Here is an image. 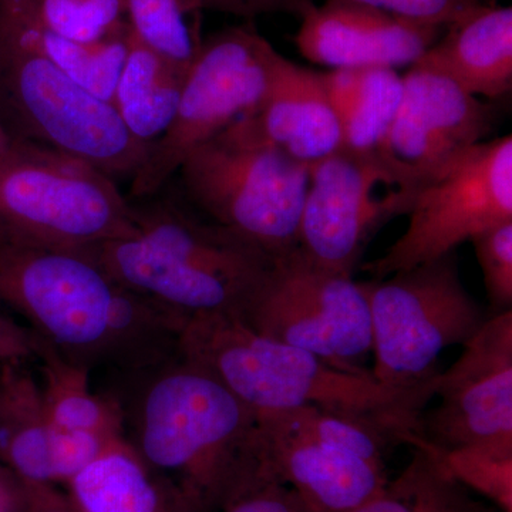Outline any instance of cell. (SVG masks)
Instances as JSON below:
<instances>
[{"label": "cell", "instance_id": "4fadbf2b", "mask_svg": "<svg viewBox=\"0 0 512 512\" xmlns=\"http://www.w3.org/2000/svg\"><path fill=\"white\" fill-rule=\"evenodd\" d=\"M497 107L440 74L410 67L403 97L377 157L413 190L440 177L458 158L487 141Z\"/></svg>", "mask_w": 512, "mask_h": 512}, {"label": "cell", "instance_id": "277c9868", "mask_svg": "<svg viewBox=\"0 0 512 512\" xmlns=\"http://www.w3.org/2000/svg\"><path fill=\"white\" fill-rule=\"evenodd\" d=\"M90 252L141 298L185 320L241 318L274 258L174 204L136 207L134 231Z\"/></svg>", "mask_w": 512, "mask_h": 512}, {"label": "cell", "instance_id": "d4e9b609", "mask_svg": "<svg viewBox=\"0 0 512 512\" xmlns=\"http://www.w3.org/2000/svg\"><path fill=\"white\" fill-rule=\"evenodd\" d=\"M349 512H500L450 476L439 451L429 444L413 447L399 476L369 501Z\"/></svg>", "mask_w": 512, "mask_h": 512}, {"label": "cell", "instance_id": "4dcf8cb0", "mask_svg": "<svg viewBox=\"0 0 512 512\" xmlns=\"http://www.w3.org/2000/svg\"><path fill=\"white\" fill-rule=\"evenodd\" d=\"M421 25L447 28L484 0H350Z\"/></svg>", "mask_w": 512, "mask_h": 512}, {"label": "cell", "instance_id": "7a4b0ae2", "mask_svg": "<svg viewBox=\"0 0 512 512\" xmlns=\"http://www.w3.org/2000/svg\"><path fill=\"white\" fill-rule=\"evenodd\" d=\"M177 357L148 370L128 441L198 512H221L278 481L268 440L251 406L204 367Z\"/></svg>", "mask_w": 512, "mask_h": 512}, {"label": "cell", "instance_id": "603a6c76", "mask_svg": "<svg viewBox=\"0 0 512 512\" xmlns=\"http://www.w3.org/2000/svg\"><path fill=\"white\" fill-rule=\"evenodd\" d=\"M326 92L343 131V150L379 153L403 97V76L390 67L338 69L325 74Z\"/></svg>", "mask_w": 512, "mask_h": 512}, {"label": "cell", "instance_id": "83f0119b", "mask_svg": "<svg viewBox=\"0 0 512 512\" xmlns=\"http://www.w3.org/2000/svg\"><path fill=\"white\" fill-rule=\"evenodd\" d=\"M286 419L303 433L316 440L345 451L373 464L386 468V457L399 440L387 431L349 417L323 412L315 407L281 410Z\"/></svg>", "mask_w": 512, "mask_h": 512}, {"label": "cell", "instance_id": "8d00e7d4", "mask_svg": "<svg viewBox=\"0 0 512 512\" xmlns=\"http://www.w3.org/2000/svg\"><path fill=\"white\" fill-rule=\"evenodd\" d=\"M12 141V134L9 133L8 128H6L2 119H0V157L6 153V150H8L10 144H12Z\"/></svg>", "mask_w": 512, "mask_h": 512}, {"label": "cell", "instance_id": "44dd1931", "mask_svg": "<svg viewBox=\"0 0 512 512\" xmlns=\"http://www.w3.org/2000/svg\"><path fill=\"white\" fill-rule=\"evenodd\" d=\"M76 512H198L123 437L67 483Z\"/></svg>", "mask_w": 512, "mask_h": 512}, {"label": "cell", "instance_id": "30bf717a", "mask_svg": "<svg viewBox=\"0 0 512 512\" xmlns=\"http://www.w3.org/2000/svg\"><path fill=\"white\" fill-rule=\"evenodd\" d=\"M239 319L346 372L372 373L360 365L372 352V323L359 282L313 265L298 248L274 258Z\"/></svg>", "mask_w": 512, "mask_h": 512}, {"label": "cell", "instance_id": "7402d4cb", "mask_svg": "<svg viewBox=\"0 0 512 512\" xmlns=\"http://www.w3.org/2000/svg\"><path fill=\"white\" fill-rule=\"evenodd\" d=\"M187 70L144 45L130 30L113 106L138 143L150 148L171 126Z\"/></svg>", "mask_w": 512, "mask_h": 512}, {"label": "cell", "instance_id": "6da1fadb", "mask_svg": "<svg viewBox=\"0 0 512 512\" xmlns=\"http://www.w3.org/2000/svg\"><path fill=\"white\" fill-rule=\"evenodd\" d=\"M0 306L70 362L153 369L177 353L185 320L121 284L87 249L0 235Z\"/></svg>", "mask_w": 512, "mask_h": 512}, {"label": "cell", "instance_id": "ba28073f", "mask_svg": "<svg viewBox=\"0 0 512 512\" xmlns=\"http://www.w3.org/2000/svg\"><path fill=\"white\" fill-rule=\"evenodd\" d=\"M285 60L248 26L202 40L188 67L173 123L148 148L146 160L131 178V195L157 194L192 150L255 113Z\"/></svg>", "mask_w": 512, "mask_h": 512}, {"label": "cell", "instance_id": "484cf974", "mask_svg": "<svg viewBox=\"0 0 512 512\" xmlns=\"http://www.w3.org/2000/svg\"><path fill=\"white\" fill-rule=\"evenodd\" d=\"M124 13L131 33L184 67H190L200 49L192 19L198 13L188 8L185 0H123Z\"/></svg>", "mask_w": 512, "mask_h": 512}, {"label": "cell", "instance_id": "8fae6325", "mask_svg": "<svg viewBox=\"0 0 512 512\" xmlns=\"http://www.w3.org/2000/svg\"><path fill=\"white\" fill-rule=\"evenodd\" d=\"M409 227L386 254L362 266L375 279L456 251L485 229L512 221V137L477 144L414 197Z\"/></svg>", "mask_w": 512, "mask_h": 512}, {"label": "cell", "instance_id": "ffe728a7", "mask_svg": "<svg viewBox=\"0 0 512 512\" xmlns=\"http://www.w3.org/2000/svg\"><path fill=\"white\" fill-rule=\"evenodd\" d=\"M0 42L49 60L94 96L113 104L127 56L130 28L127 23L99 42H74L43 25L28 0H0Z\"/></svg>", "mask_w": 512, "mask_h": 512}, {"label": "cell", "instance_id": "52a82bcc", "mask_svg": "<svg viewBox=\"0 0 512 512\" xmlns=\"http://www.w3.org/2000/svg\"><path fill=\"white\" fill-rule=\"evenodd\" d=\"M359 285L372 323V376L386 386L436 379L441 352L464 345L490 318L461 281L457 251Z\"/></svg>", "mask_w": 512, "mask_h": 512}, {"label": "cell", "instance_id": "9c48e42d", "mask_svg": "<svg viewBox=\"0 0 512 512\" xmlns=\"http://www.w3.org/2000/svg\"><path fill=\"white\" fill-rule=\"evenodd\" d=\"M0 119L20 140L133 178L148 147L124 126L113 104L84 89L36 53L0 42Z\"/></svg>", "mask_w": 512, "mask_h": 512}, {"label": "cell", "instance_id": "4316f807", "mask_svg": "<svg viewBox=\"0 0 512 512\" xmlns=\"http://www.w3.org/2000/svg\"><path fill=\"white\" fill-rule=\"evenodd\" d=\"M454 480L500 512H512V441L470 444L440 453Z\"/></svg>", "mask_w": 512, "mask_h": 512}, {"label": "cell", "instance_id": "d6a6232c", "mask_svg": "<svg viewBox=\"0 0 512 512\" xmlns=\"http://www.w3.org/2000/svg\"><path fill=\"white\" fill-rule=\"evenodd\" d=\"M221 512H309L288 485L274 481L252 491Z\"/></svg>", "mask_w": 512, "mask_h": 512}, {"label": "cell", "instance_id": "cb8c5ba5", "mask_svg": "<svg viewBox=\"0 0 512 512\" xmlns=\"http://www.w3.org/2000/svg\"><path fill=\"white\" fill-rule=\"evenodd\" d=\"M40 339V338H39ZM43 403L53 426L64 433L124 434L123 410L90 389L89 369L70 362L40 339Z\"/></svg>", "mask_w": 512, "mask_h": 512}, {"label": "cell", "instance_id": "2e32d148", "mask_svg": "<svg viewBox=\"0 0 512 512\" xmlns=\"http://www.w3.org/2000/svg\"><path fill=\"white\" fill-rule=\"evenodd\" d=\"M301 20L295 36L299 52L332 70L413 66L446 29L350 0L313 3Z\"/></svg>", "mask_w": 512, "mask_h": 512}, {"label": "cell", "instance_id": "8992f818", "mask_svg": "<svg viewBox=\"0 0 512 512\" xmlns=\"http://www.w3.org/2000/svg\"><path fill=\"white\" fill-rule=\"evenodd\" d=\"M309 171L234 124L192 150L177 174L208 221L278 258L298 248Z\"/></svg>", "mask_w": 512, "mask_h": 512}, {"label": "cell", "instance_id": "836d02e7", "mask_svg": "<svg viewBox=\"0 0 512 512\" xmlns=\"http://www.w3.org/2000/svg\"><path fill=\"white\" fill-rule=\"evenodd\" d=\"M39 350L36 333L0 313V363L37 359Z\"/></svg>", "mask_w": 512, "mask_h": 512}, {"label": "cell", "instance_id": "1f68e13d", "mask_svg": "<svg viewBox=\"0 0 512 512\" xmlns=\"http://www.w3.org/2000/svg\"><path fill=\"white\" fill-rule=\"evenodd\" d=\"M192 12L202 10L229 13L241 18H255L266 13H292L301 16L313 5V0H185Z\"/></svg>", "mask_w": 512, "mask_h": 512}, {"label": "cell", "instance_id": "ac0fdd59", "mask_svg": "<svg viewBox=\"0 0 512 512\" xmlns=\"http://www.w3.org/2000/svg\"><path fill=\"white\" fill-rule=\"evenodd\" d=\"M242 131L306 167L342 150V124L326 92L323 73L286 59L268 96Z\"/></svg>", "mask_w": 512, "mask_h": 512}, {"label": "cell", "instance_id": "3957f363", "mask_svg": "<svg viewBox=\"0 0 512 512\" xmlns=\"http://www.w3.org/2000/svg\"><path fill=\"white\" fill-rule=\"evenodd\" d=\"M178 356L204 367L256 413L315 407L363 421L419 446L421 416L436 393L437 377L416 387H390L372 373H352L306 350L258 335L238 316L188 319Z\"/></svg>", "mask_w": 512, "mask_h": 512}, {"label": "cell", "instance_id": "e575fe53", "mask_svg": "<svg viewBox=\"0 0 512 512\" xmlns=\"http://www.w3.org/2000/svg\"><path fill=\"white\" fill-rule=\"evenodd\" d=\"M19 484L23 512H76L69 497L60 494L52 484Z\"/></svg>", "mask_w": 512, "mask_h": 512}, {"label": "cell", "instance_id": "d6986e66", "mask_svg": "<svg viewBox=\"0 0 512 512\" xmlns=\"http://www.w3.org/2000/svg\"><path fill=\"white\" fill-rule=\"evenodd\" d=\"M476 97L501 99L512 89V9L481 3L444 29L413 64Z\"/></svg>", "mask_w": 512, "mask_h": 512}, {"label": "cell", "instance_id": "f1b7e54d", "mask_svg": "<svg viewBox=\"0 0 512 512\" xmlns=\"http://www.w3.org/2000/svg\"><path fill=\"white\" fill-rule=\"evenodd\" d=\"M40 22L80 43L113 36L127 25L123 0H28Z\"/></svg>", "mask_w": 512, "mask_h": 512}, {"label": "cell", "instance_id": "d590c367", "mask_svg": "<svg viewBox=\"0 0 512 512\" xmlns=\"http://www.w3.org/2000/svg\"><path fill=\"white\" fill-rule=\"evenodd\" d=\"M0 500L22 504L19 481L0 464Z\"/></svg>", "mask_w": 512, "mask_h": 512}, {"label": "cell", "instance_id": "5b68a950", "mask_svg": "<svg viewBox=\"0 0 512 512\" xmlns=\"http://www.w3.org/2000/svg\"><path fill=\"white\" fill-rule=\"evenodd\" d=\"M79 158L13 137L0 157V235L89 249L134 231L136 207Z\"/></svg>", "mask_w": 512, "mask_h": 512}, {"label": "cell", "instance_id": "5bb4252c", "mask_svg": "<svg viewBox=\"0 0 512 512\" xmlns=\"http://www.w3.org/2000/svg\"><path fill=\"white\" fill-rule=\"evenodd\" d=\"M463 346L437 376L439 406L421 416L424 443L440 453L512 441V311L490 315Z\"/></svg>", "mask_w": 512, "mask_h": 512}, {"label": "cell", "instance_id": "9a60e30c", "mask_svg": "<svg viewBox=\"0 0 512 512\" xmlns=\"http://www.w3.org/2000/svg\"><path fill=\"white\" fill-rule=\"evenodd\" d=\"M23 363H0V464L19 483L67 484L120 436L57 430Z\"/></svg>", "mask_w": 512, "mask_h": 512}, {"label": "cell", "instance_id": "7c38bea8", "mask_svg": "<svg viewBox=\"0 0 512 512\" xmlns=\"http://www.w3.org/2000/svg\"><path fill=\"white\" fill-rule=\"evenodd\" d=\"M417 191L376 154L339 150L309 171L298 249L313 265L352 276L377 231L409 214Z\"/></svg>", "mask_w": 512, "mask_h": 512}, {"label": "cell", "instance_id": "e0dca14e", "mask_svg": "<svg viewBox=\"0 0 512 512\" xmlns=\"http://www.w3.org/2000/svg\"><path fill=\"white\" fill-rule=\"evenodd\" d=\"M276 480L288 485L309 512H349L389 481L387 468L316 440L279 412L259 413Z\"/></svg>", "mask_w": 512, "mask_h": 512}, {"label": "cell", "instance_id": "f546056e", "mask_svg": "<svg viewBox=\"0 0 512 512\" xmlns=\"http://www.w3.org/2000/svg\"><path fill=\"white\" fill-rule=\"evenodd\" d=\"M471 242L483 271L490 315L512 311V221L485 229Z\"/></svg>", "mask_w": 512, "mask_h": 512}]
</instances>
